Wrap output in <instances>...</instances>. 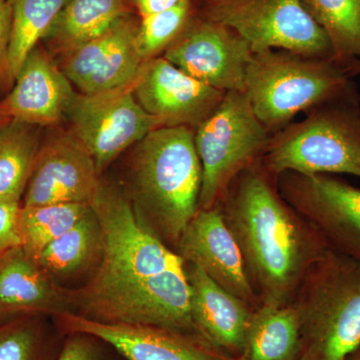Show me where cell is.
Segmentation results:
<instances>
[{"label": "cell", "instance_id": "cell-1", "mask_svg": "<svg viewBox=\"0 0 360 360\" xmlns=\"http://www.w3.org/2000/svg\"><path fill=\"white\" fill-rule=\"evenodd\" d=\"M219 206L262 304L291 303L312 265L333 250L255 163L234 179Z\"/></svg>", "mask_w": 360, "mask_h": 360}, {"label": "cell", "instance_id": "cell-2", "mask_svg": "<svg viewBox=\"0 0 360 360\" xmlns=\"http://www.w3.org/2000/svg\"><path fill=\"white\" fill-rule=\"evenodd\" d=\"M129 200L143 224L175 250L200 210L202 169L188 127H160L136 143Z\"/></svg>", "mask_w": 360, "mask_h": 360}, {"label": "cell", "instance_id": "cell-3", "mask_svg": "<svg viewBox=\"0 0 360 360\" xmlns=\"http://www.w3.org/2000/svg\"><path fill=\"white\" fill-rule=\"evenodd\" d=\"M291 304L300 321V360H347L360 345V262L329 250Z\"/></svg>", "mask_w": 360, "mask_h": 360}, {"label": "cell", "instance_id": "cell-4", "mask_svg": "<svg viewBox=\"0 0 360 360\" xmlns=\"http://www.w3.org/2000/svg\"><path fill=\"white\" fill-rule=\"evenodd\" d=\"M101 231V257L87 283L70 290L71 300L148 281L184 264L137 217L127 193L101 180L91 202Z\"/></svg>", "mask_w": 360, "mask_h": 360}, {"label": "cell", "instance_id": "cell-5", "mask_svg": "<svg viewBox=\"0 0 360 360\" xmlns=\"http://www.w3.org/2000/svg\"><path fill=\"white\" fill-rule=\"evenodd\" d=\"M264 169L272 179L286 172L360 177V112L335 103L286 129L264 150Z\"/></svg>", "mask_w": 360, "mask_h": 360}, {"label": "cell", "instance_id": "cell-6", "mask_svg": "<svg viewBox=\"0 0 360 360\" xmlns=\"http://www.w3.org/2000/svg\"><path fill=\"white\" fill-rule=\"evenodd\" d=\"M347 89V70L330 59L264 51L253 53L246 73L245 94L264 127L283 124Z\"/></svg>", "mask_w": 360, "mask_h": 360}, {"label": "cell", "instance_id": "cell-7", "mask_svg": "<svg viewBox=\"0 0 360 360\" xmlns=\"http://www.w3.org/2000/svg\"><path fill=\"white\" fill-rule=\"evenodd\" d=\"M269 141L245 91L225 92L194 134L202 169L200 210L219 205L231 182L264 153Z\"/></svg>", "mask_w": 360, "mask_h": 360}, {"label": "cell", "instance_id": "cell-8", "mask_svg": "<svg viewBox=\"0 0 360 360\" xmlns=\"http://www.w3.org/2000/svg\"><path fill=\"white\" fill-rule=\"evenodd\" d=\"M210 20L238 33L253 53L281 49L335 60L328 35L302 0H217Z\"/></svg>", "mask_w": 360, "mask_h": 360}, {"label": "cell", "instance_id": "cell-9", "mask_svg": "<svg viewBox=\"0 0 360 360\" xmlns=\"http://www.w3.org/2000/svg\"><path fill=\"white\" fill-rule=\"evenodd\" d=\"M72 314L108 323L158 326L200 338L191 317V290L184 264L143 283L75 300Z\"/></svg>", "mask_w": 360, "mask_h": 360}, {"label": "cell", "instance_id": "cell-10", "mask_svg": "<svg viewBox=\"0 0 360 360\" xmlns=\"http://www.w3.org/2000/svg\"><path fill=\"white\" fill-rule=\"evenodd\" d=\"M66 116L71 134L89 151L99 172L161 127L135 98L134 82L99 94H77Z\"/></svg>", "mask_w": 360, "mask_h": 360}, {"label": "cell", "instance_id": "cell-11", "mask_svg": "<svg viewBox=\"0 0 360 360\" xmlns=\"http://www.w3.org/2000/svg\"><path fill=\"white\" fill-rule=\"evenodd\" d=\"M279 193L333 250L360 262V188L328 174L286 172Z\"/></svg>", "mask_w": 360, "mask_h": 360}, {"label": "cell", "instance_id": "cell-12", "mask_svg": "<svg viewBox=\"0 0 360 360\" xmlns=\"http://www.w3.org/2000/svg\"><path fill=\"white\" fill-rule=\"evenodd\" d=\"M250 44L219 23L194 25L168 45L165 58L187 75L220 91H245Z\"/></svg>", "mask_w": 360, "mask_h": 360}, {"label": "cell", "instance_id": "cell-13", "mask_svg": "<svg viewBox=\"0 0 360 360\" xmlns=\"http://www.w3.org/2000/svg\"><path fill=\"white\" fill-rule=\"evenodd\" d=\"M135 98L161 127H198L225 92L189 77L165 58L142 63L134 80Z\"/></svg>", "mask_w": 360, "mask_h": 360}, {"label": "cell", "instance_id": "cell-14", "mask_svg": "<svg viewBox=\"0 0 360 360\" xmlns=\"http://www.w3.org/2000/svg\"><path fill=\"white\" fill-rule=\"evenodd\" d=\"M99 174L94 158L75 135L56 134L40 146L22 206L91 205L101 184Z\"/></svg>", "mask_w": 360, "mask_h": 360}, {"label": "cell", "instance_id": "cell-15", "mask_svg": "<svg viewBox=\"0 0 360 360\" xmlns=\"http://www.w3.org/2000/svg\"><path fill=\"white\" fill-rule=\"evenodd\" d=\"M68 333H84L108 343L127 360H238L222 354L198 336L139 324L108 323L77 314L54 315Z\"/></svg>", "mask_w": 360, "mask_h": 360}, {"label": "cell", "instance_id": "cell-16", "mask_svg": "<svg viewBox=\"0 0 360 360\" xmlns=\"http://www.w3.org/2000/svg\"><path fill=\"white\" fill-rule=\"evenodd\" d=\"M175 251L184 262L200 267L213 281L253 309L262 305L250 283L238 243L219 205L196 212Z\"/></svg>", "mask_w": 360, "mask_h": 360}, {"label": "cell", "instance_id": "cell-17", "mask_svg": "<svg viewBox=\"0 0 360 360\" xmlns=\"http://www.w3.org/2000/svg\"><path fill=\"white\" fill-rule=\"evenodd\" d=\"M139 25L129 14L101 37L63 56L61 70L84 94L129 84L143 63L137 49Z\"/></svg>", "mask_w": 360, "mask_h": 360}, {"label": "cell", "instance_id": "cell-18", "mask_svg": "<svg viewBox=\"0 0 360 360\" xmlns=\"http://www.w3.org/2000/svg\"><path fill=\"white\" fill-rule=\"evenodd\" d=\"M75 96L60 66L37 46L25 59L11 91L0 101V115L39 127L56 124L68 115Z\"/></svg>", "mask_w": 360, "mask_h": 360}, {"label": "cell", "instance_id": "cell-19", "mask_svg": "<svg viewBox=\"0 0 360 360\" xmlns=\"http://www.w3.org/2000/svg\"><path fill=\"white\" fill-rule=\"evenodd\" d=\"M186 264L191 290V317L198 336L222 354L239 359L253 309L213 281L196 265Z\"/></svg>", "mask_w": 360, "mask_h": 360}, {"label": "cell", "instance_id": "cell-20", "mask_svg": "<svg viewBox=\"0 0 360 360\" xmlns=\"http://www.w3.org/2000/svg\"><path fill=\"white\" fill-rule=\"evenodd\" d=\"M73 312L70 288L54 281L22 246L0 257V322Z\"/></svg>", "mask_w": 360, "mask_h": 360}, {"label": "cell", "instance_id": "cell-21", "mask_svg": "<svg viewBox=\"0 0 360 360\" xmlns=\"http://www.w3.org/2000/svg\"><path fill=\"white\" fill-rule=\"evenodd\" d=\"M127 15V0H70L44 40L63 56L101 37Z\"/></svg>", "mask_w": 360, "mask_h": 360}, {"label": "cell", "instance_id": "cell-22", "mask_svg": "<svg viewBox=\"0 0 360 360\" xmlns=\"http://www.w3.org/2000/svg\"><path fill=\"white\" fill-rule=\"evenodd\" d=\"M300 321L291 303H262L253 311L238 360H300Z\"/></svg>", "mask_w": 360, "mask_h": 360}, {"label": "cell", "instance_id": "cell-23", "mask_svg": "<svg viewBox=\"0 0 360 360\" xmlns=\"http://www.w3.org/2000/svg\"><path fill=\"white\" fill-rule=\"evenodd\" d=\"M101 248V226L92 210L72 229L47 245L35 259L61 285L65 279L96 267Z\"/></svg>", "mask_w": 360, "mask_h": 360}, {"label": "cell", "instance_id": "cell-24", "mask_svg": "<svg viewBox=\"0 0 360 360\" xmlns=\"http://www.w3.org/2000/svg\"><path fill=\"white\" fill-rule=\"evenodd\" d=\"M70 0H13L11 42L0 82L11 89L30 52L56 22Z\"/></svg>", "mask_w": 360, "mask_h": 360}, {"label": "cell", "instance_id": "cell-25", "mask_svg": "<svg viewBox=\"0 0 360 360\" xmlns=\"http://www.w3.org/2000/svg\"><path fill=\"white\" fill-rule=\"evenodd\" d=\"M40 146L35 125L11 120L0 132V201L20 203Z\"/></svg>", "mask_w": 360, "mask_h": 360}, {"label": "cell", "instance_id": "cell-26", "mask_svg": "<svg viewBox=\"0 0 360 360\" xmlns=\"http://www.w3.org/2000/svg\"><path fill=\"white\" fill-rule=\"evenodd\" d=\"M309 11L328 35L335 60L360 70V0H307Z\"/></svg>", "mask_w": 360, "mask_h": 360}, {"label": "cell", "instance_id": "cell-27", "mask_svg": "<svg viewBox=\"0 0 360 360\" xmlns=\"http://www.w3.org/2000/svg\"><path fill=\"white\" fill-rule=\"evenodd\" d=\"M91 210L92 206L87 203L21 205L18 217L21 246L30 257H37Z\"/></svg>", "mask_w": 360, "mask_h": 360}, {"label": "cell", "instance_id": "cell-28", "mask_svg": "<svg viewBox=\"0 0 360 360\" xmlns=\"http://www.w3.org/2000/svg\"><path fill=\"white\" fill-rule=\"evenodd\" d=\"M0 360H53L44 315L0 322Z\"/></svg>", "mask_w": 360, "mask_h": 360}, {"label": "cell", "instance_id": "cell-29", "mask_svg": "<svg viewBox=\"0 0 360 360\" xmlns=\"http://www.w3.org/2000/svg\"><path fill=\"white\" fill-rule=\"evenodd\" d=\"M188 9L186 2L169 11L142 18L137 30L136 44L143 63L155 58L156 53L174 41L184 27Z\"/></svg>", "mask_w": 360, "mask_h": 360}, {"label": "cell", "instance_id": "cell-30", "mask_svg": "<svg viewBox=\"0 0 360 360\" xmlns=\"http://www.w3.org/2000/svg\"><path fill=\"white\" fill-rule=\"evenodd\" d=\"M20 203L0 201V257L21 246L18 217Z\"/></svg>", "mask_w": 360, "mask_h": 360}, {"label": "cell", "instance_id": "cell-31", "mask_svg": "<svg viewBox=\"0 0 360 360\" xmlns=\"http://www.w3.org/2000/svg\"><path fill=\"white\" fill-rule=\"evenodd\" d=\"M96 340L84 333H70L56 360H103Z\"/></svg>", "mask_w": 360, "mask_h": 360}, {"label": "cell", "instance_id": "cell-32", "mask_svg": "<svg viewBox=\"0 0 360 360\" xmlns=\"http://www.w3.org/2000/svg\"><path fill=\"white\" fill-rule=\"evenodd\" d=\"M13 27V1L0 6V71L6 63Z\"/></svg>", "mask_w": 360, "mask_h": 360}, {"label": "cell", "instance_id": "cell-33", "mask_svg": "<svg viewBox=\"0 0 360 360\" xmlns=\"http://www.w3.org/2000/svg\"><path fill=\"white\" fill-rule=\"evenodd\" d=\"M141 18L151 14L169 11L180 4H186L189 0H134Z\"/></svg>", "mask_w": 360, "mask_h": 360}, {"label": "cell", "instance_id": "cell-34", "mask_svg": "<svg viewBox=\"0 0 360 360\" xmlns=\"http://www.w3.org/2000/svg\"><path fill=\"white\" fill-rule=\"evenodd\" d=\"M11 120H9V118L6 117V116L0 115V132L2 131V129L6 127V125L7 123L11 122Z\"/></svg>", "mask_w": 360, "mask_h": 360}, {"label": "cell", "instance_id": "cell-35", "mask_svg": "<svg viewBox=\"0 0 360 360\" xmlns=\"http://www.w3.org/2000/svg\"><path fill=\"white\" fill-rule=\"evenodd\" d=\"M347 360H360V345H359V347L354 350V354L348 357Z\"/></svg>", "mask_w": 360, "mask_h": 360}, {"label": "cell", "instance_id": "cell-36", "mask_svg": "<svg viewBox=\"0 0 360 360\" xmlns=\"http://www.w3.org/2000/svg\"><path fill=\"white\" fill-rule=\"evenodd\" d=\"M13 1V0H0V6L1 4H7V2Z\"/></svg>", "mask_w": 360, "mask_h": 360}]
</instances>
